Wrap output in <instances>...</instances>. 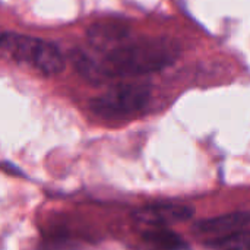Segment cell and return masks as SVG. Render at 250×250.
I'll return each instance as SVG.
<instances>
[{"mask_svg": "<svg viewBox=\"0 0 250 250\" xmlns=\"http://www.w3.org/2000/svg\"><path fill=\"white\" fill-rule=\"evenodd\" d=\"M179 56V45L167 38H146L126 41L103 53L101 59L82 51L73 56L76 70L91 82L116 78H133L158 72L170 66Z\"/></svg>", "mask_w": 250, "mask_h": 250, "instance_id": "1", "label": "cell"}, {"mask_svg": "<svg viewBox=\"0 0 250 250\" xmlns=\"http://www.w3.org/2000/svg\"><path fill=\"white\" fill-rule=\"evenodd\" d=\"M1 50L12 60L25 63L44 76H56L66 66L63 54L53 42L25 34L3 32Z\"/></svg>", "mask_w": 250, "mask_h": 250, "instance_id": "2", "label": "cell"}, {"mask_svg": "<svg viewBox=\"0 0 250 250\" xmlns=\"http://www.w3.org/2000/svg\"><path fill=\"white\" fill-rule=\"evenodd\" d=\"M151 98V91L141 83H122L89 101L91 111L103 119L116 120L130 117L144 110Z\"/></svg>", "mask_w": 250, "mask_h": 250, "instance_id": "3", "label": "cell"}, {"mask_svg": "<svg viewBox=\"0 0 250 250\" xmlns=\"http://www.w3.org/2000/svg\"><path fill=\"white\" fill-rule=\"evenodd\" d=\"M195 215V208L180 204H157L136 209L132 217L149 227H166L190 220Z\"/></svg>", "mask_w": 250, "mask_h": 250, "instance_id": "4", "label": "cell"}, {"mask_svg": "<svg viewBox=\"0 0 250 250\" xmlns=\"http://www.w3.org/2000/svg\"><path fill=\"white\" fill-rule=\"evenodd\" d=\"M130 37V25L120 21L97 22L88 29L89 44L101 53H107L126 41Z\"/></svg>", "mask_w": 250, "mask_h": 250, "instance_id": "5", "label": "cell"}, {"mask_svg": "<svg viewBox=\"0 0 250 250\" xmlns=\"http://www.w3.org/2000/svg\"><path fill=\"white\" fill-rule=\"evenodd\" d=\"M250 224V212L237 211L224 215H218L214 218L202 220L193 226V230L201 234H215V236H229L242 229L248 227Z\"/></svg>", "mask_w": 250, "mask_h": 250, "instance_id": "6", "label": "cell"}, {"mask_svg": "<svg viewBox=\"0 0 250 250\" xmlns=\"http://www.w3.org/2000/svg\"><path fill=\"white\" fill-rule=\"evenodd\" d=\"M144 242L158 250H188V243L174 231L164 227H154L142 234Z\"/></svg>", "mask_w": 250, "mask_h": 250, "instance_id": "7", "label": "cell"}, {"mask_svg": "<svg viewBox=\"0 0 250 250\" xmlns=\"http://www.w3.org/2000/svg\"><path fill=\"white\" fill-rule=\"evenodd\" d=\"M212 248L217 250H250V231H237L214 240Z\"/></svg>", "mask_w": 250, "mask_h": 250, "instance_id": "8", "label": "cell"}]
</instances>
